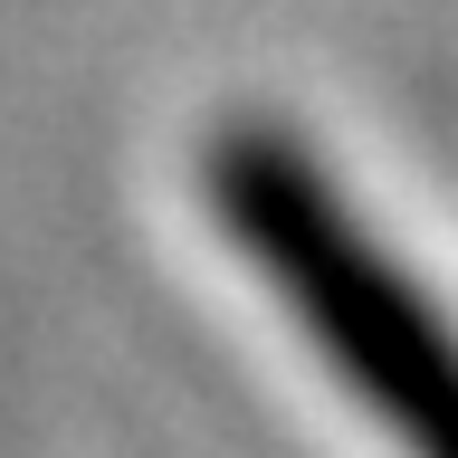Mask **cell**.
Returning a JSON list of instances; mask_svg holds the SVG:
<instances>
[{"label":"cell","instance_id":"1","mask_svg":"<svg viewBox=\"0 0 458 458\" xmlns=\"http://www.w3.org/2000/svg\"><path fill=\"white\" fill-rule=\"evenodd\" d=\"M200 191L239 258L277 286L296 335L401 439V458H458V335L306 143L277 124H220L200 153Z\"/></svg>","mask_w":458,"mask_h":458}]
</instances>
